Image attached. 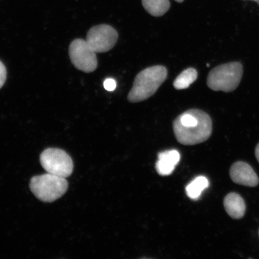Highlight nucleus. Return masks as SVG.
<instances>
[{
  "label": "nucleus",
  "instance_id": "obj_9",
  "mask_svg": "<svg viewBox=\"0 0 259 259\" xmlns=\"http://www.w3.org/2000/svg\"><path fill=\"white\" fill-rule=\"evenodd\" d=\"M180 160V154L177 150L161 152L158 155L155 169L160 176H169L173 172Z\"/></svg>",
  "mask_w": 259,
  "mask_h": 259
},
{
  "label": "nucleus",
  "instance_id": "obj_10",
  "mask_svg": "<svg viewBox=\"0 0 259 259\" xmlns=\"http://www.w3.org/2000/svg\"><path fill=\"white\" fill-rule=\"evenodd\" d=\"M224 206L228 215L234 219H241L244 217L246 206L244 199L239 194L231 193L224 199Z\"/></svg>",
  "mask_w": 259,
  "mask_h": 259
},
{
  "label": "nucleus",
  "instance_id": "obj_4",
  "mask_svg": "<svg viewBox=\"0 0 259 259\" xmlns=\"http://www.w3.org/2000/svg\"><path fill=\"white\" fill-rule=\"evenodd\" d=\"M30 189L37 199L45 202H53L64 195L68 189L66 178L46 174L32 178Z\"/></svg>",
  "mask_w": 259,
  "mask_h": 259
},
{
  "label": "nucleus",
  "instance_id": "obj_18",
  "mask_svg": "<svg viewBox=\"0 0 259 259\" xmlns=\"http://www.w3.org/2000/svg\"><path fill=\"white\" fill-rule=\"evenodd\" d=\"M252 1L256 2L257 3V4L259 5V0H252Z\"/></svg>",
  "mask_w": 259,
  "mask_h": 259
},
{
  "label": "nucleus",
  "instance_id": "obj_3",
  "mask_svg": "<svg viewBox=\"0 0 259 259\" xmlns=\"http://www.w3.org/2000/svg\"><path fill=\"white\" fill-rule=\"evenodd\" d=\"M243 74L241 63L231 62L220 65L213 68L207 77V85L212 90L226 93L232 92L237 89Z\"/></svg>",
  "mask_w": 259,
  "mask_h": 259
},
{
  "label": "nucleus",
  "instance_id": "obj_1",
  "mask_svg": "<svg viewBox=\"0 0 259 259\" xmlns=\"http://www.w3.org/2000/svg\"><path fill=\"white\" fill-rule=\"evenodd\" d=\"M177 141L184 145H194L208 140L212 134V120L201 110H188L175 119L173 124Z\"/></svg>",
  "mask_w": 259,
  "mask_h": 259
},
{
  "label": "nucleus",
  "instance_id": "obj_16",
  "mask_svg": "<svg viewBox=\"0 0 259 259\" xmlns=\"http://www.w3.org/2000/svg\"><path fill=\"white\" fill-rule=\"evenodd\" d=\"M255 157H256L257 160L259 163V144H258L256 148H255Z\"/></svg>",
  "mask_w": 259,
  "mask_h": 259
},
{
  "label": "nucleus",
  "instance_id": "obj_11",
  "mask_svg": "<svg viewBox=\"0 0 259 259\" xmlns=\"http://www.w3.org/2000/svg\"><path fill=\"white\" fill-rule=\"evenodd\" d=\"M142 5L149 14L155 17H160L169 11V0H142Z\"/></svg>",
  "mask_w": 259,
  "mask_h": 259
},
{
  "label": "nucleus",
  "instance_id": "obj_6",
  "mask_svg": "<svg viewBox=\"0 0 259 259\" xmlns=\"http://www.w3.org/2000/svg\"><path fill=\"white\" fill-rule=\"evenodd\" d=\"M69 56L74 66L83 72H93L97 68L96 53L86 40H74L69 47Z\"/></svg>",
  "mask_w": 259,
  "mask_h": 259
},
{
  "label": "nucleus",
  "instance_id": "obj_7",
  "mask_svg": "<svg viewBox=\"0 0 259 259\" xmlns=\"http://www.w3.org/2000/svg\"><path fill=\"white\" fill-rule=\"evenodd\" d=\"M118 38V32L115 28L111 25L101 24L90 29L86 41L96 53H103L111 50Z\"/></svg>",
  "mask_w": 259,
  "mask_h": 259
},
{
  "label": "nucleus",
  "instance_id": "obj_13",
  "mask_svg": "<svg viewBox=\"0 0 259 259\" xmlns=\"http://www.w3.org/2000/svg\"><path fill=\"white\" fill-rule=\"evenodd\" d=\"M197 70L193 68H189L180 74L174 82L175 89L180 90L189 88L191 84L197 79Z\"/></svg>",
  "mask_w": 259,
  "mask_h": 259
},
{
  "label": "nucleus",
  "instance_id": "obj_15",
  "mask_svg": "<svg viewBox=\"0 0 259 259\" xmlns=\"http://www.w3.org/2000/svg\"><path fill=\"white\" fill-rule=\"evenodd\" d=\"M104 88L108 92H113L116 89V81L112 78H108L105 80L103 83Z\"/></svg>",
  "mask_w": 259,
  "mask_h": 259
},
{
  "label": "nucleus",
  "instance_id": "obj_8",
  "mask_svg": "<svg viewBox=\"0 0 259 259\" xmlns=\"http://www.w3.org/2000/svg\"><path fill=\"white\" fill-rule=\"evenodd\" d=\"M230 177L235 183L239 185L254 187L259 183L257 174L250 165L244 161H237L232 165Z\"/></svg>",
  "mask_w": 259,
  "mask_h": 259
},
{
  "label": "nucleus",
  "instance_id": "obj_5",
  "mask_svg": "<svg viewBox=\"0 0 259 259\" xmlns=\"http://www.w3.org/2000/svg\"><path fill=\"white\" fill-rule=\"evenodd\" d=\"M40 161L42 167L49 174L67 178L73 172L72 158L66 152L60 149H47L40 155Z\"/></svg>",
  "mask_w": 259,
  "mask_h": 259
},
{
  "label": "nucleus",
  "instance_id": "obj_12",
  "mask_svg": "<svg viewBox=\"0 0 259 259\" xmlns=\"http://www.w3.org/2000/svg\"><path fill=\"white\" fill-rule=\"evenodd\" d=\"M208 186L209 181L206 177H197L187 186V195L189 198L193 200L198 199L203 190L207 189Z\"/></svg>",
  "mask_w": 259,
  "mask_h": 259
},
{
  "label": "nucleus",
  "instance_id": "obj_2",
  "mask_svg": "<svg viewBox=\"0 0 259 259\" xmlns=\"http://www.w3.org/2000/svg\"><path fill=\"white\" fill-rule=\"evenodd\" d=\"M167 76V69L163 66H152L141 71L136 76L128 93V101L138 103L150 98L166 80Z\"/></svg>",
  "mask_w": 259,
  "mask_h": 259
},
{
  "label": "nucleus",
  "instance_id": "obj_17",
  "mask_svg": "<svg viewBox=\"0 0 259 259\" xmlns=\"http://www.w3.org/2000/svg\"><path fill=\"white\" fill-rule=\"evenodd\" d=\"M175 1L178 3H183L184 1V0H175Z\"/></svg>",
  "mask_w": 259,
  "mask_h": 259
},
{
  "label": "nucleus",
  "instance_id": "obj_19",
  "mask_svg": "<svg viewBox=\"0 0 259 259\" xmlns=\"http://www.w3.org/2000/svg\"><path fill=\"white\" fill-rule=\"evenodd\" d=\"M258 234H259V231H258Z\"/></svg>",
  "mask_w": 259,
  "mask_h": 259
},
{
  "label": "nucleus",
  "instance_id": "obj_14",
  "mask_svg": "<svg viewBox=\"0 0 259 259\" xmlns=\"http://www.w3.org/2000/svg\"><path fill=\"white\" fill-rule=\"evenodd\" d=\"M6 77H7V70H6L4 64L0 61V89L4 85Z\"/></svg>",
  "mask_w": 259,
  "mask_h": 259
}]
</instances>
